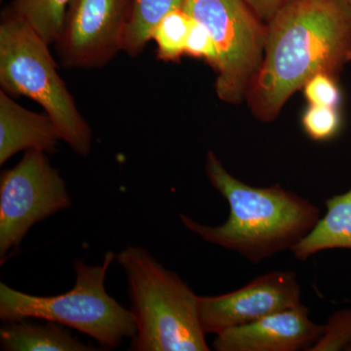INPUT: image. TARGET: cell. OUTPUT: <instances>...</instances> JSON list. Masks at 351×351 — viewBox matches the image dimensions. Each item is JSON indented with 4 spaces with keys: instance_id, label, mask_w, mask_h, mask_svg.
Returning <instances> with one entry per match:
<instances>
[{
    "instance_id": "obj_11",
    "label": "cell",
    "mask_w": 351,
    "mask_h": 351,
    "mask_svg": "<svg viewBox=\"0 0 351 351\" xmlns=\"http://www.w3.org/2000/svg\"><path fill=\"white\" fill-rule=\"evenodd\" d=\"M61 133L47 113L21 107L0 91V165L22 151L54 152Z\"/></svg>"
},
{
    "instance_id": "obj_19",
    "label": "cell",
    "mask_w": 351,
    "mask_h": 351,
    "mask_svg": "<svg viewBox=\"0 0 351 351\" xmlns=\"http://www.w3.org/2000/svg\"><path fill=\"white\" fill-rule=\"evenodd\" d=\"M304 96L311 105L339 108L341 103V90L336 78L327 73H317L304 85Z\"/></svg>"
},
{
    "instance_id": "obj_10",
    "label": "cell",
    "mask_w": 351,
    "mask_h": 351,
    "mask_svg": "<svg viewBox=\"0 0 351 351\" xmlns=\"http://www.w3.org/2000/svg\"><path fill=\"white\" fill-rule=\"evenodd\" d=\"M309 309L301 304L293 308L232 328L217 335V351L308 350L317 341L324 325L311 319Z\"/></svg>"
},
{
    "instance_id": "obj_16",
    "label": "cell",
    "mask_w": 351,
    "mask_h": 351,
    "mask_svg": "<svg viewBox=\"0 0 351 351\" xmlns=\"http://www.w3.org/2000/svg\"><path fill=\"white\" fill-rule=\"evenodd\" d=\"M193 18L182 8L171 11L152 32L158 48V57L165 61L180 59L186 51Z\"/></svg>"
},
{
    "instance_id": "obj_5",
    "label": "cell",
    "mask_w": 351,
    "mask_h": 351,
    "mask_svg": "<svg viewBox=\"0 0 351 351\" xmlns=\"http://www.w3.org/2000/svg\"><path fill=\"white\" fill-rule=\"evenodd\" d=\"M36 32L9 7L0 23L2 90L31 98L56 124L62 140L82 156L91 152L92 132L57 71V64Z\"/></svg>"
},
{
    "instance_id": "obj_18",
    "label": "cell",
    "mask_w": 351,
    "mask_h": 351,
    "mask_svg": "<svg viewBox=\"0 0 351 351\" xmlns=\"http://www.w3.org/2000/svg\"><path fill=\"white\" fill-rule=\"evenodd\" d=\"M351 343V308L330 316L320 338L308 351L348 350Z\"/></svg>"
},
{
    "instance_id": "obj_1",
    "label": "cell",
    "mask_w": 351,
    "mask_h": 351,
    "mask_svg": "<svg viewBox=\"0 0 351 351\" xmlns=\"http://www.w3.org/2000/svg\"><path fill=\"white\" fill-rule=\"evenodd\" d=\"M350 62L348 0H284L267 22L262 64L246 94L252 112L272 121L309 78H337Z\"/></svg>"
},
{
    "instance_id": "obj_15",
    "label": "cell",
    "mask_w": 351,
    "mask_h": 351,
    "mask_svg": "<svg viewBox=\"0 0 351 351\" xmlns=\"http://www.w3.org/2000/svg\"><path fill=\"white\" fill-rule=\"evenodd\" d=\"M71 0H13L9 8L47 44L56 43Z\"/></svg>"
},
{
    "instance_id": "obj_23",
    "label": "cell",
    "mask_w": 351,
    "mask_h": 351,
    "mask_svg": "<svg viewBox=\"0 0 351 351\" xmlns=\"http://www.w3.org/2000/svg\"><path fill=\"white\" fill-rule=\"evenodd\" d=\"M348 3H350V6H351V0H348Z\"/></svg>"
},
{
    "instance_id": "obj_14",
    "label": "cell",
    "mask_w": 351,
    "mask_h": 351,
    "mask_svg": "<svg viewBox=\"0 0 351 351\" xmlns=\"http://www.w3.org/2000/svg\"><path fill=\"white\" fill-rule=\"evenodd\" d=\"M184 3V0H134L123 50L132 57L140 54L158 23L171 11L182 8Z\"/></svg>"
},
{
    "instance_id": "obj_9",
    "label": "cell",
    "mask_w": 351,
    "mask_h": 351,
    "mask_svg": "<svg viewBox=\"0 0 351 351\" xmlns=\"http://www.w3.org/2000/svg\"><path fill=\"white\" fill-rule=\"evenodd\" d=\"M302 287L293 271L276 270L226 294L199 297L198 308L205 334L219 335L270 314L302 304Z\"/></svg>"
},
{
    "instance_id": "obj_4",
    "label": "cell",
    "mask_w": 351,
    "mask_h": 351,
    "mask_svg": "<svg viewBox=\"0 0 351 351\" xmlns=\"http://www.w3.org/2000/svg\"><path fill=\"white\" fill-rule=\"evenodd\" d=\"M117 255L108 252L101 265L73 263L75 284L64 294L39 297L25 294L0 283V319L13 322L36 318L58 323L86 334L104 348H115L137 332L131 311L108 294V267Z\"/></svg>"
},
{
    "instance_id": "obj_6",
    "label": "cell",
    "mask_w": 351,
    "mask_h": 351,
    "mask_svg": "<svg viewBox=\"0 0 351 351\" xmlns=\"http://www.w3.org/2000/svg\"><path fill=\"white\" fill-rule=\"evenodd\" d=\"M182 9L206 27L218 50L219 98L240 103L262 64L267 25L245 0H184Z\"/></svg>"
},
{
    "instance_id": "obj_21",
    "label": "cell",
    "mask_w": 351,
    "mask_h": 351,
    "mask_svg": "<svg viewBox=\"0 0 351 351\" xmlns=\"http://www.w3.org/2000/svg\"><path fill=\"white\" fill-rule=\"evenodd\" d=\"M252 10L263 22H267L283 3L284 0H245Z\"/></svg>"
},
{
    "instance_id": "obj_22",
    "label": "cell",
    "mask_w": 351,
    "mask_h": 351,
    "mask_svg": "<svg viewBox=\"0 0 351 351\" xmlns=\"http://www.w3.org/2000/svg\"><path fill=\"white\" fill-rule=\"evenodd\" d=\"M348 350H351V343H350V346H348Z\"/></svg>"
},
{
    "instance_id": "obj_20",
    "label": "cell",
    "mask_w": 351,
    "mask_h": 351,
    "mask_svg": "<svg viewBox=\"0 0 351 351\" xmlns=\"http://www.w3.org/2000/svg\"><path fill=\"white\" fill-rule=\"evenodd\" d=\"M184 54L195 58H202L217 71L219 66V54L211 34L206 27L193 19L186 40Z\"/></svg>"
},
{
    "instance_id": "obj_13",
    "label": "cell",
    "mask_w": 351,
    "mask_h": 351,
    "mask_svg": "<svg viewBox=\"0 0 351 351\" xmlns=\"http://www.w3.org/2000/svg\"><path fill=\"white\" fill-rule=\"evenodd\" d=\"M47 322L44 325L27 319L4 322L0 329V348L4 351L99 350L73 338L61 324Z\"/></svg>"
},
{
    "instance_id": "obj_3",
    "label": "cell",
    "mask_w": 351,
    "mask_h": 351,
    "mask_svg": "<svg viewBox=\"0 0 351 351\" xmlns=\"http://www.w3.org/2000/svg\"><path fill=\"white\" fill-rule=\"evenodd\" d=\"M126 274L137 332L134 351H208L193 289L149 251L129 245L117 255Z\"/></svg>"
},
{
    "instance_id": "obj_8",
    "label": "cell",
    "mask_w": 351,
    "mask_h": 351,
    "mask_svg": "<svg viewBox=\"0 0 351 351\" xmlns=\"http://www.w3.org/2000/svg\"><path fill=\"white\" fill-rule=\"evenodd\" d=\"M134 0H71L56 41L69 68H98L120 50L130 24Z\"/></svg>"
},
{
    "instance_id": "obj_2",
    "label": "cell",
    "mask_w": 351,
    "mask_h": 351,
    "mask_svg": "<svg viewBox=\"0 0 351 351\" xmlns=\"http://www.w3.org/2000/svg\"><path fill=\"white\" fill-rule=\"evenodd\" d=\"M208 180L230 206V216L218 226L201 225L180 215L182 225L205 241L262 263L293 248L317 225L319 208L279 184L249 186L228 173L214 152L205 165Z\"/></svg>"
},
{
    "instance_id": "obj_17",
    "label": "cell",
    "mask_w": 351,
    "mask_h": 351,
    "mask_svg": "<svg viewBox=\"0 0 351 351\" xmlns=\"http://www.w3.org/2000/svg\"><path fill=\"white\" fill-rule=\"evenodd\" d=\"M302 124L309 138L324 142L341 130V117L338 108L311 105L302 115Z\"/></svg>"
},
{
    "instance_id": "obj_7",
    "label": "cell",
    "mask_w": 351,
    "mask_h": 351,
    "mask_svg": "<svg viewBox=\"0 0 351 351\" xmlns=\"http://www.w3.org/2000/svg\"><path fill=\"white\" fill-rule=\"evenodd\" d=\"M46 152H25L0 178V260L19 249L32 226L71 206L66 182Z\"/></svg>"
},
{
    "instance_id": "obj_12",
    "label": "cell",
    "mask_w": 351,
    "mask_h": 351,
    "mask_svg": "<svg viewBox=\"0 0 351 351\" xmlns=\"http://www.w3.org/2000/svg\"><path fill=\"white\" fill-rule=\"evenodd\" d=\"M327 212L317 225L292 249L299 261L331 249L351 250V189L326 201Z\"/></svg>"
}]
</instances>
